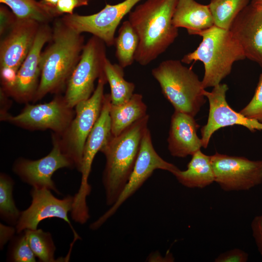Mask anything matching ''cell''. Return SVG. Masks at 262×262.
Masks as SVG:
<instances>
[{"label":"cell","instance_id":"cell-7","mask_svg":"<svg viewBox=\"0 0 262 262\" xmlns=\"http://www.w3.org/2000/svg\"><path fill=\"white\" fill-rule=\"evenodd\" d=\"M105 43L93 35L84 44L80 59L66 83L64 98L74 108L89 98L95 89V82L104 73L106 57Z\"/></svg>","mask_w":262,"mask_h":262},{"label":"cell","instance_id":"cell-34","mask_svg":"<svg viewBox=\"0 0 262 262\" xmlns=\"http://www.w3.org/2000/svg\"><path fill=\"white\" fill-rule=\"evenodd\" d=\"M253 237L262 257V213L256 216L251 223Z\"/></svg>","mask_w":262,"mask_h":262},{"label":"cell","instance_id":"cell-29","mask_svg":"<svg viewBox=\"0 0 262 262\" xmlns=\"http://www.w3.org/2000/svg\"><path fill=\"white\" fill-rule=\"evenodd\" d=\"M11 240L7 259L13 262H35L36 257L32 250L24 231L17 233Z\"/></svg>","mask_w":262,"mask_h":262},{"label":"cell","instance_id":"cell-18","mask_svg":"<svg viewBox=\"0 0 262 262\" xmlns=\"http://www.w3.org/2000/svg\"><path fill=\"white\" fill-rule=\"evenodd\" d=\"M229 30L246 58L262 68V10L248 4L236 16Z\"/></svg>","mask_w":262,"mask_h":262},{"label":"cell","instance_id":"cell-8","mask_svg":"<svg viewBox=\"0 0 262 262\" xmlns=\"http://www.w3.org/2000/svg\"><path fill=\"white\" fill-rule=\"evenodd\" d=\"M17 115L8 113L0 115V119L25 129L35 130H50L61 135L66 131L75 112L66 102L60 94L47 103L30 104L28 103Z\"/></svg>","mask_w":262,"mask_h":262},{"label":"cell","instance_id":"cell-24","mask_svg":"<svg viewBox=\"0 0 262 262\" xmlns=\"http://www.w3.org/2000/svg\"><path fill=\"white\" fill-rule=\"evenodd\" d=\"M0 2L8 6L18 19H32L46 24L55 18L51 9L41 1L0 0Z\"/></svg>","mask_w":262,"mask_h":262},{"label":"cell","instance_id":"cell-26","mask_svg":"<svg viewBox=\"0 0 262 262\" xmlns=\"http://www.w3.org/2000/svg\"><path fill=\"white\" fill-rule=\"evenodd\" d=\"M249 0H211L208 5L215 26L229 30L236 16Z\"/></svg>","mask_w":262,"mask_h":262},{"label":"cell","instance_id":"cell-37","mask_svg":"<svg viewBox=\"0 0 262 262\" xmlns=\"http://www.w3.org/2000/svg\"><path fill=\"white\" fill-rule=\"evenodd\" d=\"M250 4L258 9L262 10V0H251Z\"/></svg>","mask_w":262,"mask_h":262},{"label":"cell","instance_id":"cell-6","mask_svg":"<svg viewBox=\"0 0 262 262\" xmlns=\"http://www.w3.org/2000/svg\"><path fill=\"white\" fill-rule=\"evenodd\" d=\"M107 82L104 72L98 79L97 85L93 94L76 105L73 119L64 133L58 135L63 152L79 172L86 140L101 112L105 96L104 86Z\"/></svg>","mask_w":262,"mask_h":262},{"label":"cell","instance_id":"cell-5","mask_svg":"<svg viewBox=\"0 0 262 262\" xmlns=\"http://www.w3.org/2000/svg\"><path fill=\"white\" fill-rule=\"evenodd\" d=\"M178 60L162 62L151 74L175 111L195 117L206 102L202 82L191 68Z\"/></svg>","mask_w":262,"mask_h":262},{"label":"cell","instance_id":"cell-1","mask_svg":"<svg viewBox=\"0 0 262 262\" xmlns=\"http://www.w3.org/2000/svg\"><path fill=\"white\" fill-rule=\"evenodd\" d=\"M40 59L39 84L33 102L48 94H60L78 64L84 46V37L66 25L61 18L55 19L51 37Z\"/></svg>","mask_w":262,"mask_h":262},{"label":"cell","instance_id":"cell-13","mask_svg":"<svg viewBox=\"0 0 262 262\" xmlns=\"http://www.w3.org/2000/svg\"><path fill=\"white\" fill-rule=\"evenodd\" d=\"M30 194L31 204L27 209L21 212L15 226L16 233L26 229H36L43 220L58 218L69 225L74 235V241L80 239L68 216L72 208L74 196L68 195L62 199L58 198L52 194L50 190L46 188L33 187Z\"/></svg>","mask_w":262,"mask_h":262},{"label":"cell","instance_id":"cell-23","mask_svg":"<svg viewBox=\"0 0 262 262\" xmlns=\"http://www.w3.org/2000/svg\"><path fill=\"white\" fill-rule=\"evenodd\" d=\"M104 71L110 87L111 103L120 105L128 101L133 95L135 86L124 79V68L107 58Z\"/></svg>","mask_w":262,"mask_h":262},{"label":"cell","instance_id":"cell-25","mask_svg":"<svg viewBox=\"0 0 262 262\" xmlns=\"http://www.w3.org/2000/svg\"><path fill=\"white\" fill-rule=\"evenodd\" d=\"M139 37L129 21H124L115 37V56L124 68L132 64L138 44Z\"/></svg>","mask_w":262,"mask_h":262},{"label":"cell","instance_id":"cell-16","mask_svg":"<svg viewBox=\"0 0 262 262\" xmlns=\"http://www.w3.org/2000/svg\"><path fill=\"white\" fill-rule=\"evenodd\" d=\"M111 104L110 94H105L100 115L86 140L83 151L80 172L82 179L80 188L74 196V203L78 207L87 205L86 197L91 191L88 178L92 163L97 153L112 136L110 108Z\"/></svg>","mask_w":262,"mask_h":262},{"label":"cell","instance_id":"cell-15","mask_svg":"<svg viewBox=\"0 0 262 262\" xmlns=\"http://www.w3.org/2000/svg\"><path fill=\"white\" fill-rule=\"evenodd\" d=\"M51 34L49 23L40 25L34 42L17 71L15 84L7 93L3 91L8 97L20 103L33 101L40 82L41 53Z\"/></svg>","mask_w":262,"mask_h":262},{"label":"cell","instance_id":"cell-2","mask_svg":"<svg viewBox=\"0 0 262 262\" xmlns=\"http://www.w3.org/2000/svg\"><path fill=\"white\" fill-rule=\"evenodd\" d=\"M178 0H146L129 14L139 37L134 60L145 66L164 53L178 36L172 23Z\"/></svg>","mask_w":262,"mask_h":262},{"label":"cell","instance_id":"cell-17","mask_svg":"<svg viewBox=\"0 0 262 262\" xmlns=\"http://www.w3.org/2000/svg\"><path fill=\"white\" fill-rule=\"evenodd\" d=\"M41 24L28 19H18L0 43V67L18 71L29 53Z\"/></svg>","mask_w":262,"mask_h":262},{"label":"cell","instance_id":"cell-32","mask_svg":"<svg viewBox=\"0 0 262 262\" xmlns=\"http://www.w3.org/2000/svg\"><path fill=\"white\" fill-rule=\"evenodd\" d=\"M17 17L4 4L0 6V35H5L14 26Z\"/></svg>","mask_w":262,"mask_h":262},{"label":"cell","instance_id":"cell-10","mask_svg":"<svg viewBox=\"0 0 262 262\" xmlns=\"http://www.w3.org/2000/svg\"><path fill=\"white\" fill-rule=\"evenodd\" d=\"M211 159L214 181L224 191H247L262 183V160L218 152Z\"/></svg>","mask_w":262,"mask_h":262},{"label":"cell","instance_id":"cell-35","mask_svg":"<svg viewBox=\"0 0 262 262\" xmlns=\"http://www.w3.org/2000/svg\"><path fill=\"white\" fill-rule=\"evenodd\" d=\"M0 248H3L5 244L14 236L16 228L12 226H7L0 223Z\"/></svg>","mask_w":262,"mask_h":262},{"label":"cell","instance_id":"cell-36","mask_svg":"<svg viewBox=\"0 0 262 262\" xmlns=\"http://www.w3.org/2000/svg\"><path fill=\"white\" fill-rule=\"evenodd\" d=\"M40 1L51 9L53 16L55 18L54 10L58 0H40Z\"/></svg>","mask_w":262,"mask_h":262},{"label":"cell","instance_id":"cell-21","mask_svg":"<svg viewBox=\"0 0 262 262\" xmlns=\"http://www.w3.org/2000/svg\"><path fill=\"white\" fill-rule=\"evenodd\" d=\"M172 174L179 183L190 188H203L215 182L211 156L200 149L192 155L186 170L179 169Z\"/></svg>","mask_w":262,"mask_h":262},{"label":"cell","instance_id":"cell-4","mask_svg":"<svg viewBox=\"0 0 262 262\" xmlns=\"http://www.w3.org/2000/svg\"><path fill=\"white\" fill-rule=\"evenodd\" d=\"M197 35L202 37L201 42L194 51L185 55L181 62L186 64L197 61L202 62V86L204 89L213 87L230 74L234 62L246 58L229 30L214 25Z\"/></svg>","mask_w":262,"mask_h":262},{"label":"cell","instance_id":"cell-30","mask_svg":"<svg viewBox=\"0 0 262 262\" xmlns=\"http://www.w3.org/2000/svg\"><path fill=\"white\" fill-rule=\"evenodd\" d=\"M239 112L249 118L262 123V73L260 75L253 98Z\"/></svg>","mask_w":262,"mask_h":262},{"label":"cell","instance_id":"cell-12","mask_svg":"<svg viewBox=\"0 0 262 262\" xmlns=\"http://www.w3.org/2000/svg\"><path fill=\"white\" fill-rule=\"evenodd\" d=\"M52 140V148L46 156L36 160L19 158L14 163L13 171L33 187L46 188L60 194L52 179L53 174L59 169L73 168L75 165L63 152L59 135L53 133Z\"/></svg>","mask_w":262,"mask_h":262},{"label":"cell","instance_id":"cell-28","mask_svg":"<svg viewBox=\"0 0 262 262\" xmlns=\"http://www.w3.org/2000/svg\"><path fill=\"white\" fill-rule=\"evenodd\" d=\"M24 231L30 247L39 262H57L54 258L56 247L49 232L37 229Z\"/></svg>","mask_w":262,"mask_h":262},{"label":"cell","instance_id":"cell-19","mask_svg":"<svg viewBox=\"0 0 262 262\" xmlns=\"http://www.w3.org/2000/svg\"><path fill=\"white\" fill-rule=\"evenodd\" d=\"M199 125L194 117L174 111L170 121L167 138L168 149L174 157L184 158L192 155L202 147L197 134Z\"/></svg>","mask_w":262,"mask_h":262},{"label":"cell","instance_id":"cell-22","mask_svg":"<svg viewBox=\"0 0 262 262\" xmlns=\"http://www.w3.org/2000/svg\"><path fill=\"white\" fill-rule=\"evenodd\" d=\"M147 106L143 100V96L134 93L126 102L120 105L111 103L110 118L111 132L117 136L135 122L146 116Z\"/></svg>","mask_w":262,"mask_h":262},{"label":"cell","instance_id":"cell-33","mask_svg":"<svg viewBox=\"0 0 262 262\" xmlns=\"http://www.w3.org/2000/svg\"><path fill=\"white\" fill-rule=\"evenodd\" d=\"M248 254L239 248H234L220 253L215 259V262H246Z\"/></svg>","mask_w":262,"mask_h":262},{"label":"cell","instance_id":"cell-3","mask_svg":"<svg viewBox=\"0 0 262 262\" xmlns=\"http://www.w3.org/2000/svg\"><path fill=\"white\" fill-rule=\"evenodd\" d=\"M149 117L147 114L118 135H112L100 150L106 158L102 179L108 206L115 203L129 180Z\"/></svg>","mask_w":262,"mask_h":262},{"label":"cell","instance_id":"cell-9","mask_svg":"<svg viewBox=\"0 0 262 262\" xmlns=\"http://www.w3.org/2000/svg\"><path fill=\"white\" fill-rule=\"evenodd\" d=\"M157 169L167 171L172 174L179 169L173 164L164 160L157 153L152 144L150 131L147 128L143 135L133 170L124 190L109 210L90 225V229L92 230L98 229L141 187Z\"/></svg>","mask_w":262,"mask_h":262},{"label":"cell","instance_id":"cell-31","mask_svg":"<svg viewBox=\"0 0 262 262\" xmlns=\"http://www.w3.org/2000/svg\"><path fill=\"white\" fill-rule=\"evenodd\" d=\"M89 0H58L54 10L55 18L63 15H72L77 7L87 6Z\"/></svg>","mask_w":262,"mask_h":262},{"label":"cell","instance_id":"cell-11","mask_svg":"<svg viewBox=\"0 0 262 262\" xmlns=\"http://www.w3.org/2000/svg\"><path fill=\"white\" fill-rule=\"evenodd\" d=\"M141 0H124L114 5L106 4L102 9L94 14H66L61 18L66 25L78 33H91L110 47L114 45L115 33L121 20Z\"/></svg>","mask_w":262,"mask_h":262},{"label":"cell","instance_id":"cell-27","mask_svg":"<svg viewBox=\"0 0 262 262\" xmlns=\"http://www.w3.org/2000/svg\"><path fill=\"white\" fill-rule=\"evenodd\" d=\"M14 181L7 174L0 175V216L8 224L16 226L21 212L16 207L13 196Z\"/></svg>","mask_w":262,"mask_h":262},{"label":"cell","instance_id":"cell-20","mask_svg":"<svg viewBox=\"0 0 262 262\" xmlns=\"http://www.w3.org/2000/svg\"><path fill=\"white\" fill-rule=\"evenodd\" d=\"M172 23L177 28H185L192 35H197L214 25L208 5L200 4L195 0H178Z\"/></svg>","mask_w":262,"mask_h":262},{"label":"cell","instance_id":"cell-14","mask_svg":"<svg viewBox=\"0 0 262 262\" xmlns=\"http://www.w3.org/2000/svg\"><path fill=\"white\" fill-rule=\"evenodd\" d=\"M229 87L225 83L213 87L211 92L203 91L209 102L207 122L201 129L202 147H207L212 135L220 128L234 125H241L250 131H262V123L249 118L232 109L226 100Z\"/></svg>","mask_w":262,"mask_h":262}]
</instances>
